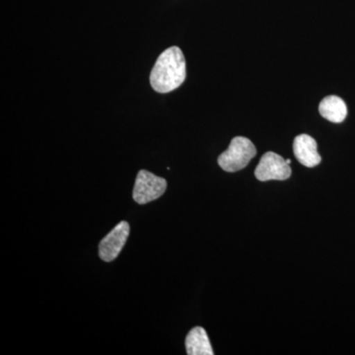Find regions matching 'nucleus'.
<instances>
[{"mask_svg":"<svg viewBox=\"0 0 355 355\" xmlns=\"http://www.w3.org/2000/svg\"><path fill=\"white\" fill-rule=\"evenodd\" d=\"M187 76L183 51L172 46L161 53L150 74V84L159 93H169L183 84Z\"/></svg>","mask_w":355,"mask_h":355,"instance_id":"obj_1","label":"nucleus"},{"mask_svg":"<svg viewBox=\"0 0 355 355\" xmlns=\"http://www.w3.org/2000/svg\"><path fill=\"white\" fill-rule=\"evenodd\" d=\"M253 142L246 137H237L231 140L227 150L218 157V164L226 172H237L244 169L256 156Z\"/></svg>","mask_w":355,"mask_h":355,"instance_id":"obj_2","label":"nucleus"},{"mask_svg":"<svg viewBox=\"0 0 355 355\" xmlns=\"http://www.w3.org/2000/svg\"><path fill=\"white\" fill-rule=\"evenodd\" d=\"M167 189V181L153 173L141 170L137 174L132 197L139 205H146L162 197Z\"/></svg>","mask_w":355,"mask_h":355,"instance_id":"obj_3","label":"nucleus"},{"mask_svg":"<svg viewBox=\"0 0 355 355\" xmlns=\"http://www.w3.org/2000/svg\"><path fill=\"white\" fill-rule=\"evenodd\" d=\"M259 181L266 182L270 180L288 179L291 176V168L287 164L286 159L275 153H266L261 158L260 163L254 171Z\"/></svg>","mask_w":355,"mask_h":355,"instance_id":"obj_4","label":"nucleus"},{"mask_svg":"<svg viewBox=\"0 0 355 355\" xmlns=\"http://www.w3.org/2000/svg\"><path fill=\"white\" fill-rule=\"evenodd\" d=\"M130 224L121 221L100 242L99 256L103 261L110 263L116 260L130 236Z\"/></svg>","mask_w":355,"mask_h":355,"instance_id":"obj_5","label":"nucleus"},{"mask_svg":"<svg viewBox=\"0 0 355 355\" xmlns=\"http://www.w3.org/2000/svg\"><path fill=\"white\" fill-rule=\"evenodd\" d=\"M294 155L305 167H316L321 163L322 158L317 150L316 140L308 135H300L293 142Z\"/></svg>","mask_w":355,"mask_h":355,"instance_id":"obj_6","label":"nucleus"},{"mask_svg":"<svg viewBox=\"0 0 355 355\" xmlns=\"http://www.w3.org/2000/svg\"><path fill=\"white\" fill-rule=\"evenodd\" d=\"M186 349L189 355H214L209 336L202 327H196L189 331Z\"/></svg>","mask_w":355,"mask_h":355,"instance_id":"obj_7","label":"nucleus"},{"mask_svg":"<svg viewBox=\"0 0 355 355\" xmlns=\"http://www.w3.org/2000/svg\"><path fill=\"white\" fill-rule=\"evenodd\" d=\"M319 112L321 116L331 123H343L347 116V108L345 101L338 96H328L320 103Z\"/></svg>","mask_w":355,"mask_h":355,"instance_id":"obj_8","label":"nucleus"},{"mask_svg":"<svg viewBox=\"0 0 355 355\" xmlns=\"http://www.w3.org/2000/svg\"><path fill=\"white\" fill-rule=\"evenodd\" d=\"M286 162H287V164L291 165V161L289 160V159H286Z\"/></svg>","mask_w":355,"mask_h":355,"instance_id":"obj_9","label":"nucleus"}]
</instances>
